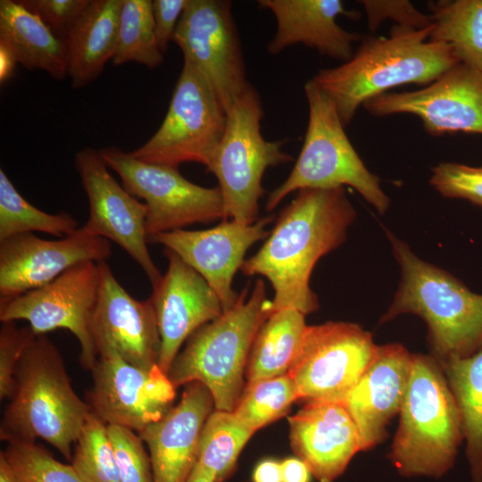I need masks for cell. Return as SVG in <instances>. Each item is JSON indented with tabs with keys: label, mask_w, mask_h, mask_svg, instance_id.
Masks as SVG:
<instances>
[{
	"label": "cell",
	"mask_w": 482,
	"mask_h": 482,
	"mask_svg": "<svg viewBox=\"0 0 482 482\" xmlns=\"http://www.w3.org/2000/svg\"><path fill=\"white\" fill-rule=\"evenodd\" d=\"M107 426L120 482H153L150 457L139 435L125 427Z\"/></svg>",
	"instance_id": "d590c367"
},
{
	"label": "cell",
	"mask_w": 482,
	"mask_h": 482,
	"mask_svg": "<svg viewBox=\"0 0 482 482\" xmlns=\"http://www.w3.org/2000/svg\"><path fill=\"white\" fill-rule=\"evenodd\" d=\"M91 372L93 385L85 401L106 425L138 433L172 408L176 388L158 365L142 369L108 352L98 355Z\"/></svg>",
	"instance_id": "9a60e30c"
},
{
	"label": "cell",
	"mask_w": 482,
	"mask_h": 482,
	"mask_svg": "<svg viewBox=\"0 0 482 482\" xmlns=\"http://www.w3.org/2000/svg\"><path fill=\"white\" fill-rule=\"evenodd\" d=\"M151 0H123L113 64L137 62L154 69L163 62L154 29Z\"/></svg>",
	"instance_id": "1f68e13d"
},
{
	"label": "cell",
	"mask_w": 482,
	"mask_h": 482,
	"mask_svg": "<svg viewBox=\"0 0 482 482\" xmlns=\"http://www.w3.org/2000/svg\"><path fill=\"white\" fill-rule=\"evenodd\" d=\"M214 408L212 395L191 382L179 403L137 434L149 450L153 482H187L198 458L204 424Z\"/></svg>",
	"instance_id": "7402d4cb"
},
{
	"label": "cell",
	"mask_w": 482,
	"mask_h": 482,
	"mask_svg": "<svg viewBox=\"0 0 482 482\" xmlns=\"http://www.w3.org/2000/svg\"><path fill=\"white\" fill-rule=\"evenodd\" d=\"M258 4L270 10L277 21L276 33L267 47L270 54L303 44L343 62L353 56V46L360 35L344 29L337 22L339 15H353L345 9L342 1L260 0Z\"/></svg>",
	"instance_id": "cb8c5ba5"
},
{
	"label": "cell",
	"mask_w": 482,
	"mask_h": 482,
	"mask_svg": "<svg viewBox=\"0 0 482 482\" xmlns=\"http://www.w3.org/2000/svg\"><path fill=\"white\" fill-rule=\"evenodd\" d=\"M227 112L204 77L184 61L167 113L147 142L130 152L145 162L179 168L209 167L223 137Z\"/></svg>",
	"instance_id": "9c48e42d"
},
{
	"label": "cell",
	"mask_w": 482,
	"mask_h": 482,
	"mask_svg": "<svg viewBox=\"0 0 482 482\" xmlns=\"http://www.w3.org/2000/svg\"><path fill=\"white\" fill-rule=\"evenodd\" d=\"M430 185L442 195L482 207V166L444 162L432 169Z\"/></svg>",
	"instance_id": "8d00e7d4"
},
{
	"label": "cell",
	"mask_w": 482,
	"mask_h": 482,
	"mask_svg": "<svg viewBox=\"0 0 482 482\" xmlns=\"http://www.w3.org/2000/svg\"><path fill=\"white\" fill-rule=\"evenodd\" d=\"M345 187L303 188L279 213L257 253L245 260L244 275L266 278L274 290L272 312L295 309L307 315L319 300L310 287L317 262L338 248L356 218Z\"/></svg>",
	"instance_id": "6da1fadb"
},
{
	"label": "cell",
	"mask_w": 482,
	"mask_h": 482,
	"mask_svg": "<svg viewBox=\"0 0 482 482\" xmlns=\"http://www.w3.org/2000/svg\"><path fill=\"white\" fill-rule=\"evenodd\" d=\"M412 353L399 343L378 345L375 359L342 404L354 422L361 451L381 444L399 414L408 386Z\"/></svg>",
	"instance_id": "44dd1931"
},
{
	"label": "cell",
	"mask_w": 482,
	"mask_h": 482,
	"mask_svg": "<svg viewBox=\"0 0 482 482\" xmlns=\"http://www.w3.org/2000/svg\"><path fill=\"white\" fill-rule=\"evenodd\" d=\"M262 117L260 96L249 85L228 111L223 137L206 169L218 179L226 220L231 218L243 225L258 220L266 169L293 160L281 150L284 141H268L262 137Z\"/></svg>",
	"instance_id": "ba28073f"
},
{
	"label": "cell",
	"mask_w": 482,
	"mask_h": 482,
	"mask_svg": "<svg viewBox=\"0 0 482 482\" xmlns=\"http://www.w3.org/2000/svg\"><path fill=\"white\" fill-rule=\"evenodd\" d=\"M254 433L232 411H212L200 435L197 463L214 476L215 482L225 481L232 474L241 451Z\"/></svg>",
	"instance_id": "f546056e"
},
{
	"label": "cell",
	"mask_w": 482,
	"mask_h": 482,
	"mask_svg": "<svg viewBox=\"0 0 482 482\" xmlns=\"http://www.w3.org/2000/svg\"><path fill=\"white\" fill-rule=\"evenodd\" d=\"M0 482H18L15 473L5 459L3 453H0Z\"/></svg>",
	"instance_id": "bcb514c9"
},
{
	"label": "cell",
	"mask_w": 482,
	"mask_h": 482,
	"mask_svg": "<svg viewBox=\"0 0 482 482\" xmlns=\"http://www.w3.org/2000/svg\"><path fill=\"white\" fill-rule=\"evenodd\" d=\"M99 152L123 187L146 205L148 237L195 223L226 220L219 187H201L184 178L178 168L142 162L116 146Z\"/></svg>",
	"instance_id": "30bf717a"
},
{
	"label": "cell",
	"mask_w": 482,
	"mask_h": 482,
	"mask_svg": "<svg viewBox=\"0 0 482 482\" xmlns=\"http://www.w3.org/2000/svg\"><path fill=\"white\" fill-rule=\"evenodd\" d=\"M0 41L26 69L44 71L58 80L68 77L64 40L20 1H0Z\"/></svg>",
	"instance_id": "484cf974"
},
{
	"label": "cell",
	"mask_w": 482,
	"mask_h": 482,
	"mask_svg": "<svg viewBox=\"0 0 482 482\" xmlns=\"http://www.w3.org/2000/svg\"><path fill=\"white\" fill-rule=\"evenodd\" d=\"M428 7L429 39L447 44L461 63L482 74V0H442Z\"/></svg>",
	"instance_id": "f1b7e54d"
},
{
	"label": "cell",
	"mask_w": 482,
	"mask_h": 482,
	"mask_svg": "<svg viewBox=\"0 0 482 482\" xmlns=\"http://www.w3.org/2000/svg\"><path fill=\"white\" fill-rule=\"evenodd\" d=\"M98 266L100 287L91 320L97 355L112 352L142 369L158 365L161 337L150 299L139 301L131 296L106 261Z\"/></svg>",
	"instance_id": "d6986e66"
},
{
	"label": "cell",
	"mask_w": 482,
	"mask_h": 482,
	"mask_svg": "<svg viewBox=\"0 0 482 482\" xmlns=\"http://www.w3.org/2000/svg\"><path fill=\"white\" fill-rule=\"evenodd\" d=\"M28 325L19 328L15 321L2 322L0 328V399L9 398L16 367L36 337Z\"/></svg>",
	"instance_id": "74e56055"
},
{
	"label": "cell",
	"mask_w": 482,
	"mask_h": 482,
	"mask_svg": "<svg viewBox=\"0 0 482 482\" xmlns=\"http://www.w3.org/2000/svg\"><path fill=\"white\" fill-rule=\"evenodd\" d=\"M371 333L356 323L306 327L287 374L299 400L342 403L376 357Z\"/></svg>",
	"instance_id": "8fae6325"
},
{
	"label": "cell",
	"mask_w": 482,
	"mask_h": 482,
	"mask_svg": "<svg viewBox=\"0 0 482 482\" xmlns=\"http://www.w3.org/2000/svg\"><path fill=\"white\" fill-rule=\"evenodd\" d=\"M74 163L89 204L82 229L121 247L155 286L162 275L147 247L146 205L112 176L99 150L86 147L77 152Z\"/></svg>",
	"instance_id": "5bb4252c"
},
{
	"label": "cell",
	"mask_w": 482,
	"mask_h": 482,
	"mask_svg": "<svg viewBox=\"0 0 482 482\" xmlns=\"http://www.w3.org/2000/svg\"><path fill=\"white\" fill-rule=\"evenodd\" d=\"M71 465L86 482H120L108 426L91 412L74 445Z\"/></svg>",
	"instance_id": "836d02e7"
},
{
	"label": "cell",
	"mask_w": 482,
	"mask_h": 482,
	"mask_svg": "<svg viewBox=\"0 0 482 482\" xmlns=\"http://www.w3.org/2000/svg\"><path fill=\"white\" fill-rule=\"evenodd\" d=\"M363 106L375 116L413 114L432 136L482 135V74L459 63L421 89L385 93Z\"/></svg>",
	"instance_id": "2e32d148"
},
{
	"label": "cell",
	"mask_w": 482,
	"mask_h": 482,
	"mask_svg": "<svg viewBox=\"0 0 482 482\" xmlns=\"http://www.w3.org/2000/svg\"><path fill=\"white\" fill-rule=\"evenodd\" d=\"M187 482H215L214 476L196 462Z\"/></svg>",
	"instance_id": "f6af8a7d"
},
{
	"label": "cell",
	"mask_w": 482,
	"mask_h": 482,
	"mask_svg": "<svg viewBox=\"0 0 482 482\" xmlns=\"http://www.w3.org/2000/svg\"><path fill=\"white\" fill-rule=\"evenodd\" d=\"M388 458L404 477L439 478L453 466L463 439L461 417L439 362L412 353L410 378Z\"/></svg>",
	"instance_id": "8992f818"
},
{
	"label": "cell",
	"mask_w": 482,
	"mask_h": 482,
	"mask_svg": "<svg viewBox=\"0 0 482 482\" xmlns=\"http://www.w3.org/2000/svg\"><path fill=\"white\" fill-rule=\"evenodd\" d=\"M18 482H86L71 464L57 461L35 442L8 443L1 451Z\"/></svg>",
	"instance_id": "e575fe53"
},
{
	"label": "cell",
	"mask_w": 482,
	"mask_h": 482,
	"mask_svg": "<svg viewBox=\"0 0 482 482\" xmlns=\"http://www.w3.org/2000/svg\"><path fill=\"white\" fill-rule=\"evenodd\" d=\"M274 216L259 219L251 225L222 220L203 230L177 229L148 237L179 256L196 270L217 294L223 312L236 303L238 295L233 288L235 274L241 269L248 249L267 238L266 229Z\"/></svg>",
	"instance_id": "ac0fdd59"
},
{
	"label": "cell",
	"mask_w": 482,
	"mask_h": 482,
	"mask_svg": "<svg viewBox=\"0 0 482 482\" xmlns=\"http://www.w3.org/2000/svg\"><path fill=\"white\" fill-rule=\"evenodd\" d=\"M304 93L309 119L303 145L287 179L269 194L266 211H272L287 195L300 189L349 186L385 213L389 198L378 177L368 170L350 142L332 101L312 79L305 83Z\"/></svg>",
	"instance_id": "52a82bcc"
},
{
	"label": "cell",
	"mask_w": 482,
	"mask_h": 482,
	"mask_svg": "<svg viewBox=\"0 0 482 482\" xmlns=\"http://www.w3.org/2000/svg\"><path fill=\"white\" fill-rule=\"evenodd\" d=\"M386 235L401 269L394 299L379 324L411 313L428 328L432 355L444 362L467 357L482 347V294L469 289L448 271L417 256L391 232Z\"/></svg>",
	"instance_id": "277c9868"
},
{
	"label": "cell",
	"mask_w": 482,
	"mask_h": 482,
	"mask_svg": "<svg viewBox=\"0 0 482 482\" xmlns=\"http://www.w3.org/2000/svg\"><path fill=\"white\" fill-rule=\"evenodd\" d=\"M8 399L0 424L2 441L40 438L71 461L90 410L72 388L63 359L46 334L37 335L24 352Z\"/></svg>",
	"instance_id": "3957f363"
},
{
	"label": "cell",
	"mask_w": 482,
	"mask_h": 482,
	"mask_svg": "<svg viewBox=\"0 0 482 482\" xmlns=\"http://www.w3.org/2000/svg\"><path fill=\"white\" fill-rule=\"evenodd\" d=\"M99 287L98 263L79 264L41 287L0 299V320H26L36 335L58 328L71 331L80 345L81 366L91 371L98 358L91 320Z\"/></svg>",
	"instance_id": "7c38bea8"
},
{
	"label": "cell",
	"mask_w": 482,
	"mask_h": 482,
	"mask_svg": "<svg viewBox=\"0 0 482 482\" xmlns=\"http://www.w3.org/2000/svg\"><path fill=\"white\" fill-rule=\"evenodd\" d=\"M123 0H90L64 40L67 76L78 89L94 81L112 59Z\"/></svg>",
	"instance_id": "d4e9b609"
},
{
	"label": "cell",
	"mask_w": 482,
	"mask_h": 482,
	"mask_svg": "<svg viewBox=\"0 0 482 482\" xmlns=\"http://www.w3.org/2000/svg\"><path fill=\"white\" fill-rule=\"evenodd\" d=\"M111 242L93 237L82 228L59 239H44L34 233L0 241V299L41 287L79 264L108 260Z\"/></svg>",
	"instance_id": "e0dca14e"
},
{
	"label": "cell",
	"mask_w": 482,
	"mask_h": 482,
	"mask_svg": "<svg viewBox=\"0 0 482 482\" xmlns=\"http://www.w3.org/2000/svg\"><path fill=\"white\" fill-rule=\"evenodd\" d=\"M368 26L375 30L384 21L391 20L396 25L423 29L432 25L431 16L420 12L410 1L363 0Z\"/></svg>",
	"instance_id": "f35d334b"
},
{
	"label": "cell",
	"mask_w": 482,
	"mask_h": 482,
	"mask_svg": "<svg viewBox=\"0 0 482 482\" xmlns=\"http://www.w3.org/2000/svg\"><path fill=\"white\" fill-rule=\"evenodd\" d=\"M253 482H282L281 462L264 459L258 462L252 475Z\"/></svg>",
	"instance_id": "7bdbcfd3"
},
{
	"label": "cell",
	"mask_w": 482,
	"mask_h": 482,
	"mask_svg": "<svg viewBox=\"0 0 482 482\" xmlns=\"http://www.w3.org/2000/svg\"><path fill=\"white\" fill-rule=\"evenodd\" d=\"M166 272L152 287L161 351L159 368L167 374L182 345L200 327L223 313L221 303L207 281L172 251L164 248Z\"/></svg>",
	"instance_id": "ffe728a7"
},
{
	"label": "cell",
	"mask_w": 482,
	"mask_h": 482,
	"mask_svg": "<svg viewBox=\"0 0 482 482\" xmlns=\"http://www.w3.org/2000/svg\"><path fill=\"white\" fill-rule=\"evenodd\" d=\"M78 229L77 220L67 212L48 213L29 203L0 170V241L35 231L61 238Z\"/></svg>",
	"instance_id": "4dcf8cb0"
},
{
	"label": "cell",
	"mask_w": 482,
	"mask_h": 482,
	"mask_svg": "<svg viewBox=\"0 0 482 482\" xmlns=\"http://www.w3.org/2000/svg\"><path fill=\"white\" fill-rule=\"evenodd\" d=\"M306 327L305 315L297 310L273 312L260 328L251 347L245 386L287 374Z\"/></svg>",
	"instance_id": "4316f807"
},
{
	"label": "cell",
	"mask_w": 482,
	"mask_h": 482,
	"mask_svg": "<svg viewBox=\"0 0 482 482\" xmlns=\"http://www.w3.org/2000/svg\"><path fill=\"white\" fill-rule=\"evenodd\" d=\"M188 0H154V29L160 50L163 54L173 37Z\"/></svg>",
	"instance_id": "60d3db41"
},
{
	"label": "cell",
	"mask_w": 482,
	"mask_h": 482,
	"mask_svg": "<svg viewBox=\"0 0 482 482\" xmlns=\"http://www.w3.org/2000/svg\"><path fill=\"white\" fill-rule=\"evenodd\" d=\"M423 29L395 24L388 37L364 38L347 62L312 79L329 97L344 126L367 101L402 85H429L461 63L445 43Z\"/></svg>",
	"instance_id": "7a4b0ae2"
},
{
	"label": "cell",
	"mask_w": 482,
	"mask_h": 482,
	"mask_svg": "<svg viewBox=\"0 0 482 482\" xmlns=\"http://www.w3.org/2000/svg\"><path fill=\"white\" fill-rule=\"evenodd\" d=\"M18 60L13 51L4 42L0 41V83L10 79L15 71Z\"/></svg>",
	"instance_id": "ee69618b"
},
{
	"label": "cell",
	"mask_w": 482,
	"mask_h": 482,
	"mask_svg": "<svg viewBox=\"0 0 482 482\" xmlns=\"http://www.w3.org/2000/svg\"><path fill=\"white\" fill-rule=\"evenodd\" d=\"M282 482H311L312 474L309 467L298 457L281 461Z\"/></svg>",
	"instance_id": "b9f144b4"
},
{
	"label": "cell",
	"mask_w": 482,
	"mask_h": 482,
	"mask_svg": "<svg viewBox=\"0 0 482 482\" xmlns=\"http://www.w3.org/2000/svg\"><path fill=\"white\" fill-rule=\"evenodd\" d=\"M288 423L293 452L319 482H333L361 451L357 428L342 403H305Z\"/></svg>",
	"instance_id": "603a6c76"
},
{
	"label": "cell",
	"mask_w": 482,
	"mask_h": 482,
	"mask_svg": "<svg viewBox=\"0 0 482 482\" xmlns=\"http://www.w3.org/2000/svg\"><path fill=\"white\" fill-rule=\"evenodd\" d=\"M458 405L472 482H482V347L439 362Z\"/></svg>",
	"instance_id": "83f0119b"
},
{
	"label": "cell",
	"mask_w": 482,
	"mask_h": 482,
	"mask_svg": "<svg viewBox=\"0 0 482 482\" xmlns=\"http://www.w3.org/2000/svg\"><path fill=\"white\" fill-rule=\"evenodd\" d=\"M26 8L37 14L62 40L90 0H23Z\"/></svg>",
	"instance_id": "ab89813d"
},
{
	"label": "cell",
	"mask_w": 482,
	"mask_h": 482,
	"mask_svg": "<svg viewBox=\"0 0 482 482\" xmlns=\"http://www.w3.org/2000/svg\"><path fill=\"white\" fill-rule=\"evenodd\" d=\"M172 42L184 61L209 82L228 112L250 85L231 2L188 0Z\"/></svg>",
	"instance_id": "4fadbf2b"
},
{
	"label": "cell",
	"mask_w": 482,
	"mask_h": 482,
	"mask_svg": "<svg viewBox=\"0 0 482 482\" xmlns=\"http://www.w3.org/2000/svg\"><path fill=\"white\" fill-rule=\"evenodd\" d=\"M249 293L245 287L236 303L196 329L186 341L167 373L175 388L200 382L211 392L214 409L233 411L245 386L251 347L272 313L262 278Z\"/></svg>",
	"instance_id": "5b68a950"
},
{
	"label": "cell",
	"mask_w": 482,
	"mask_h": 482,
	"mask_svg": "<svg viewBox=\"0 0 482 482\" xmlns=\"http://www.w3.org/2000/svg\"><path fill=\"white\" fill-rule=\"evenodd\" d=\"M297 400L295 384L287 373L246 385L232 412L256 431L286 415Z\"/></svg>",
	"instance_id": "d6a6232c"
}]
</instances>
